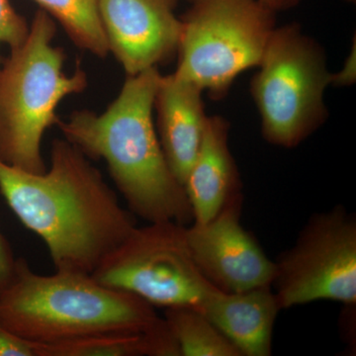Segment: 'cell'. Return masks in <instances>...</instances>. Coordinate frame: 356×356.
<instances>
[{
    "mask_svg": "<svg viewBox=\"0 0 356 356\" xmlns=\"http://www.w3.org/2000/svg\"><path fill=\"white\" fill-rule=\"evenodd\" d=\"M0 193L43 241L60 273L92 274L137 226L102 172L65 138L51 143L50 168L43 173L0 161Z\"/></svg>",
    "mask_w": 356,
    "mask_h": 356,
    "instance_id": "obj_1",
    "label": "cell"
},
{
    "mask_svg": "<svg viewBox=\"0 0 356 356\" xmlns=\"http://www.w3.org/2000/svg\"><path fill=\"white\" fill-rule=\"evenodd\" d=\"M158 67L128 76L108 108L72 112L57 127L89 159H103L129 211L147 222H193L184 186L173 175L154 123Z\"/></svg>",
    "mask_w": 356,
    "mask_h": 356,
    "instance_id": "obj_2",
    "label": "cell"
},
{
    "mask_svg": "<svg viewBox=\"0 0 356 356\" xmlns=\"http://www.w3.org/2000/svg\"><path fill=\"white\" fill-rule=\"evenodd\" d=\"M161 320L145 300L103 285L91 274L42 275L24 259H17L13 280L0 294V325L31 344L144 332Z\"/></svg>",
    "mask_w": 356,
    "mask_h": 356,
    "instance_id": "obj_3",
    "label": "cell"
},
{
    "mask_svg": "<svg viewBox=\"0 0 356 356\" xmlns=\"http://www.w3.org/2000/svg\"><path fill=\"white\" fill-rule=\"evenodd\" d=\"M56 33V21L39 9L24 42L0 67V161L27 172H46L42 145L60 119L58 105L88 86L79 63L70 76L64 72L67 56L53 44Z\"/></svg>",
    "mask_w": 356,
    "mask_h": 356,
    "instance_id": "obj_4",
    "label": "cell"
},
{
    "mask_svg": "<svg viewBox=\"0 0 356 356\" xmlns=\"http://www.w3.org/2000/svg\"><path fill=\"white\" fill-rule=\"evenodd\" d=\"M250 95L261 118L264 139L291 149L322 126L327 117L325 88L331 84L324 49L297 24L274 29Z\"/></svg>",
    "mask_w": 356,
    "mask_h": 356,
    "instance_id": "obj_5",
    "label": "cell"
},
{
    "mask_svg": "<svg viewBox=\"0 0 356 356\" xmlns=\"http://www.w3.org/2000/svg\"><path fill=\"white\" fill-rule=\"evenodd\" d=\"M182 20L175 76L226 96L236 77L259 67L275 29V14L259 0H194Z\"/></svg>",
    "mask_w": 356,
    "mask_h": 356,
    "instance_id": "obj_6",
    "label": "cell"
},
{
    "mask_svg": "<svg viewBox=\"0 0 356 356\" xmlns=\"http://www.w3.org/2000/svg\"><path fill=\"white\" fill-rule=\"evenodd\" d=\"M185 227L172 221L136 226L91 275L154 307L198 308L218 289L194 262Z\"/></svg>",
    "mask_w": 356,
    "mask_h": 356,
    "instance_id": "obj_7",
    "label": "cell"
},
{
    "mask_svg": "<svg viewBox=\"0 0 356 356\" xmlns=\"http://www.w3.org/2000/svg\"><path fill=\"white\" fill-rule=\"evenodd\" d=\"M275 264L281 310L329 300L356 304V219L341 206L310 218Z\"/></svg>",
    "mask_w": 356,
    "mask_h": 356,
    "instance_id": "obj_8",
    "label": "cell"
},
{
    "mask_svg": "<svg viewBox=\"0 0 356 356\" xmlns=\"http://www.w3.org/2000/svg\"><path fill=\"white\" fill-rule=\"evenodd\" d=\"M242 192L227 201L216 216L185 227L187 243L201 274L225 293L271 286L275 264L243 228Z\"/></svg>",
    "mask_w": 356,
    "mask_h": 356,
    "instance_id": "obj_9",
    "label": "cell"
},
{
    "mask_svg": "<svg viewBox=\"0 0 356 356\" xmlns=\"http://www.w3.org/2000/svg\"><path fill=\"white\" fill-rule=\"evenodd\" d=\"M178 0H99L100 19L111 53L136 76L177 53L182 20Z\"/></svg>",
    "mask_w": 356,
    "mask_h": 356,
    "instance_id": "obj_10",
    "label": "cell"
},
{
    "mask_svg": "<svg viewBox=\"0 0 356 356\" xmlns=\"http://www.w3.org/2000/svg\"><path fill=\"white\" fill-rule=\"evenodd\" d=\"M203 91L175 76H161L154 96L156 134L173 175L184 186L202 142L208 117Z\"/></svg>",
    "mask_w": 356,
    "mask_h": 356,
    "instance_id": "obj_11",
    "label": "cell"
},
{
    "mask_svg": "<svg viewBox=\"0 0 356 356\" xmlns=\"http://www.w3.org/2000/svg\"><path fill=\"white\" fill-rule=\"evenodd\" d=\"M242 356L271 355L276 317L281 311L273 287L225 293L216 290L198 307Z\"/></svg>",
    "mask_w": 356,
    "mask_h": 356,
    "instance_id": "obj_12",
    "label": "cell"
},
{
    "mask_svg": "<svg viewBox=\"0 0 356 356\" xmlns=\"http://www.w3.org/2000/svg\"><path fill=\"white\" fill-rule=\"evenodd\" d=\"M229 124L221 116L208 117L200 149L184 184L193 222L216 216L232 196L242 192V181L229 147Z\"/></svg>",
    "mask_w": 356,
    "mask_h": 356,
    "instance_id": "obj_13",
    "label": "cell"
},
{
    "mask_svg": "<svg viewBox=\"0 0 356 356\" xmlns=\"http://www.w3.org/2000/svg\"><path fill=\"white\" fill-rule=\"evenodd\" d=\"M34 356H180L165 318L144 332H107L54 344H32Z\"/></svg>",
    "mask_w": 356,
    "mask_h": 356,
    "instance_id": "obj_14",
    "label": "cell"
},
{
    "mask_svg": "<svg viewBox=\"0 0 356 356\" xmlns=\"http://www.w3.org/2000/svg\"><path fill=\"white\" fill-rule=\"evenodd\" d=\"M58 21L81 50L106 58L109 47L99 15V0H32Z\"/></svg>",
    "mask_w": 356,
    "mask_h": 356,
    "instance_id": "obj_15",
    "label": "cell"
},
{
    "mask_svg": "<svg viewBox=\"0 0 356 356\" xmlns=\"http://www.w3.org/2000/svg\"><path fill=\"white\" fill-rule=\"evenodd\" d=\"M165 318L180 356H242L204 314L191 306L165 309Z\"/></svg>",
    "mask_w": 356,
    "mask_h": 356,
    "instance_id": "obj_16",
    "label": "cell"
},
{
    "mask_svg": "<svg viewBox=\"0 0 356 356\" xmlns=\"http://www.w3.org/2000/svg\"><path fill=\"white\" fill-rule=\"evenodd\" d=\"M30 25L14 8L10 0H0V51L2 46L14 49L24 42L29 33ZM3 58L0 53V67Z\"/></svg>",
    "mask_w": 356,
    "mask_h": 356,
    "instance_id": "obj_17",
    "label": "cell"
},
{
    "mask_svg": "<svg viewBox=\"0 0 356 356\" xmlns=\"http://www.w3.org/2000/svg\"><path fill=\"white\" fill-rule=\"evenodd\" d=\"M17 259L6 236L0 233V294L13 280Z\"/></svg>",
    "mask_w": 356,
    "mask_h": 356,
    "instance_id": "obj_18",
    "label": "cell"
},
{
    "mask_svg": "<svg viewBox=\"0 0 356 356\" xmlns=\"http://www.w3.org/2000/svg\"><path fill=\"white\" fill-rule=\"evenodd\" d=\"M0 356H34L32 344L14 337L0 325Z\"/></svg>",
    "mask_w": 356,
    "mask_h": 356,
    "instance_id": "obj_19",
    "label": "cell"
},
{
    "mask_svg": "<svg viewBox=\"0 0 356 356\" xmlns=\"http://www.w3.org/2000/svg\"><path fill=\"white\" fill-rule=\"evenodd\" d=\"M355 42L353 43V49H351L350 56L346 58L343 69L337 74H332L331 84L332 86H350L355 81Z\"/></svg>",
    "mask_w": 356,
    "mask_h": 356,
    "instance_id": "obj_20",
    "label": "cell"
},
{
    "mask_svg": "<svg viewBox=\"0 0 356 356\" xmlns=\"http://www.w3.org/2000/svg\"><path fill=\"white\" fill-rule=\"evenodd\" d=\"M264 6L270 9L274 13L280 11L289 10L297 6L301 0H259Z\"/></svg>",
    "mask_w": 356,
    "mask_h": 356,
    "instance_id": "obj_21",
    "label": "cell"
},
{
    "mask_svg": "<svg viewBox=\"0 0 356 356\" xmlns=\"http://www.w3.org/2000/svg\"><path fill=\"white\" fill-rule=\"evenodd\" d=\"M191 2H193V1H194V0H191Z\"/></svg>",
    "mask_w": 356,
    "mask_h": 356,
    "instance_id": "obj_22",
    "label": "cell"
}]
</instances>
